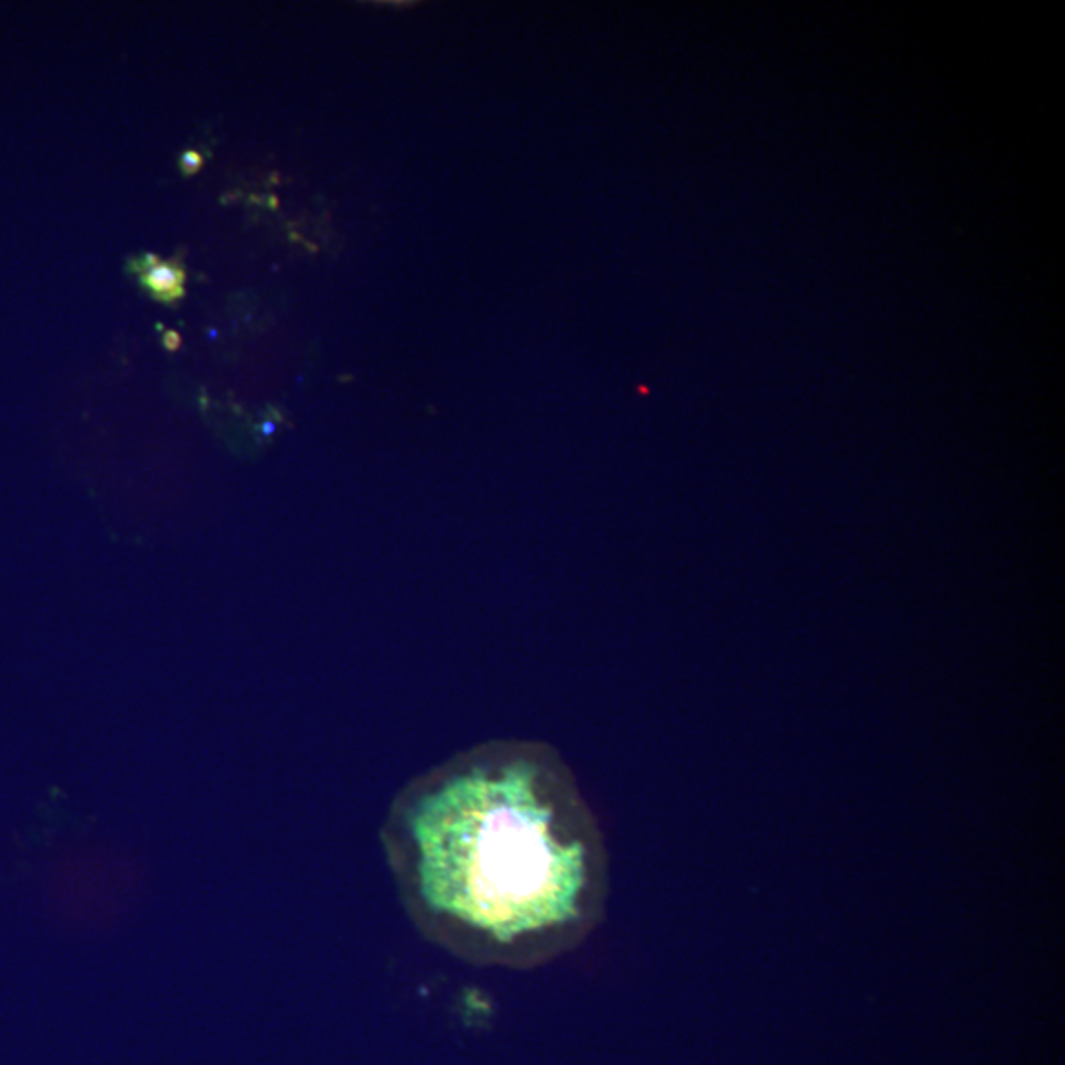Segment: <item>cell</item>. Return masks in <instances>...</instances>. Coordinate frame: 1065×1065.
I'll list each match as a JSON object with an SVG mask.
<instances>
[{
  "instance_id": "obj_1",
  "label": "cell",
  "mask_w": 1065,
  "mask_h": 1065,
  "mask_svg": "<svg viewBox=\"0 0 1065 1065\" xmlns=\"http://www.w3.org/2000/svg\"><path fill=\"white\" fill-rule=\"evenodd\" d=\"M381 843L419 933L476 967H543L606 914L600 825L541 742H484L421 774L391 803Z\"/></svg>"
},
{
  "instance_id": "obj_2",
  "label": "cell",
  "mask_w": 1065,
  "mask_h": 1065,
  "mask_svg": "<svg viewBox=\"0 0 1065 1065\" xmlns=\"http://www.w3.org/2000/svg\"><path fill=\"white\" fill-rule=\"evenodd\" d=\"M142 267H144L142 283L152 292V296L164 302H174L176 298L184 296L186 277L180 267L160 263V259L154 255H146Z\"/></svg>"
},
{
  "instance_id": "obj_3",
  "label": "cell",
  "mask_w": 1065,
  "mask_h": 1065,
  "mask_svg": "<svg viewBox=\"0 0 1065 1065\" xmlns=\"http://www.w3.org/2000/svg\"><path fill=\"white\" fill-rule=\"evenodd\" d=\"M202 166H204V158H202V154L196 152V150H186V152L180 156V168H182V172L188 174V176L200 172Z\"/></svg>"
},
{
  "instance_id": "obj_4",
  "label": "cell",
  "mask_w": 1065,
  "mask_h": 1065,
  "mask_svg": "<svg viewBox=\"0 0 1065 1065\" xmlns=\"http://www.w3.org/2000/svg\"><path fill=\"white\" fill-rule=\"evenodd\" d=\"M180 344H182V340H180V336H178L176 332H166V334H164V346H166L168 350H178Z\"/></svg>"
},
{
  "instance_id": "obj_5",
  "label": "cell",
  "mask_w": 1065,
  "mask_h": 1065,
  "mask_svg": "<svg viewBox=\"0 0 1065 1065\" xmlns=\"http://www.w3.org/2000/svg\"><path fill=\"white\" fill-rule=\"evenodd\" d=\"M275 428H277V426H275V423H269V421H267V423H263V426H261L263 434H267V436H271V434L275 432Z\"/></svg>"
},
{
  "instance_id": "obj_6",
  "label": "cell",
  "mask_w": 1065,
  "mask_h": 1065,
  "mask_svg": "<svg viewBox=\"0 0 1065 1065\" xmlns=\"http://www.w3.org/2000/svg\"><path fill=\"white\" fill-rule=\"evenodd\" d=\"M210 338H212V340L213 338H217V332H215V330H210Z\"/></svg>"
}]
</instances>
